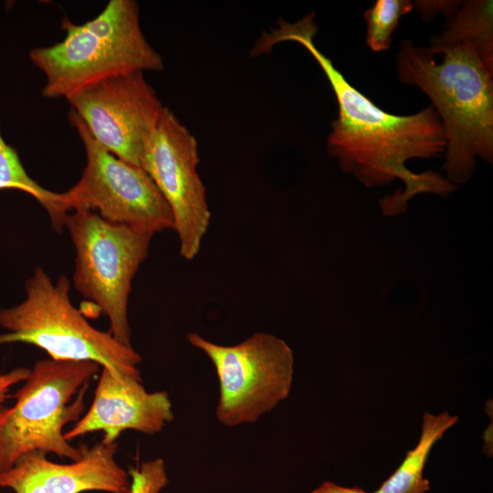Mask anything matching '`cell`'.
<instances>
[{
    "mask_svg": "<svg viewBox=\"0 0 493 493\" xmlns=\"http://www.w3.org/2000/svg\"><path fill=\"white\" fill-rule=\"evenodd\" d=\"M314 13L295 23L279 21L278 27L259 39L268 51L281 41L300 44L324 72L336 98L338 117L327 139L328 152L341 169L367 187L389 184L396 179L404 188L380 201L383 214L405 210L415 194L434 193L446 196L456 189L435 172L415 173L406 167L412 159H432L445 153L446 138L440 118L432 105L411 115L384 111L354 88L315 45Z\"/></svg>",
    "mask_w": 493,
    "mask_h": 493,
    "instance_id": "obj_1",
    "label": "cell"
},
{
    "mask_svg": "<svg viewBox=\"0 0 493 493\" xmlns=\"http://www.w3.org/2000/svg\"><path fill=\"white\" fill-rule=\"evenodd\" d=\"M436 62L428 47L401 42L396 56L398 79L420 89L443 125V169L456 186L467 182L477 159L493 160V68L471 45L443 51Z\"/></svg>",
    "mask_w": 493,
    "mask_h": 493,
    "instance_id": "obj_2",
    "label": "cell"
},
{
    "mask_svg": "<svg viewBox=\"0 0 493 493\" xmlns=\"http://www.w3.org/2000/svg\"><path fill=\"white\" fill-rule=\"evenodd\" d=\"M61 26L66 32L61 41L29 52L46 77L41 91L46 98L66 99L110 77L163 68L161 56L141 29L133 0H110L96 17L80 25L65 16Z\"/></svg>",
    "mask_w": 493,
    "mask_h": 493,
    "instance_id": "obj_3",
    "label": "cell"
},
{
    "mask_svg": "<svg viewBox=\"0 0 493 493\" xmlns=\"http://www.w3.org/2000/svg\"><path fill=\"white\" fill-rule=\"evenodd\" d=\"M101 365L90 361L44 359L35 363L13 405H0V472L31 451H43L71 461L82 456L64 427L77 422L85 409L88 382Z\"/></svg>",
    "mask_w": 493,
    "mask_h": 493,
    "instance_id": "obj_4",
    "label": "cell"
},
{
    "mask_svg": "<svg viewBox=\"0 0 493 493\" xmlns=\"http://www.w3.org/2000/svg\"><path fill=\"white\" fill-rule=\"evenodd\" d=\"M20 304L0 309V345L23 342L44 350L57 361H90L122 375L142 378L141 355L110 332L91 326L69 296L70 282L61 275L56 283L37 267L25 285Z\"/></svg>",
    "mask_w": 493,
    "mask_h": 493,
    "instance_id": "obj_5",
    "label": "cell"
},
{
    "mask_svg": "<svg viewBox=\"0 0 493 493\" xmlns=\"http://www.w3.org/2000/svg\"><path fill=\"white\" fill-rule=\"evenodd\" d=\"M65 227L76 253V290L108 317L109 332L132 348L128 319L131 281L148 255L152 236L110 223L85 209L68 213Z\"/></svg>",
    "mask_w": 493,
    "mask_h": 493,
    "instance_id": "obj_6",
    "label": "cell"
},
{
    "mask_svg": "<svg viewBox=\"0 0 493 493\" xmlns=\"http://www.w3.org/2000/svg\"><path fill=\"white\" fill-rule=\"evenodd\" d=\"M188 341L212 362L219 383L215 415L234 427L257 422L289 394L294 359L282 339L257 332L235 345H221L193 332Z\"/></svg>",
    "mask_w": 493,
    "mask_h": 493,
    "instance_id": "obj_7",
    "label": "cell"
},
{
    "mask_svg": "<svg viewBox=\"0 0 493 493\" xmlns=\"http://www.w3.org/2000/svg\"><path fill=\"white\" fill-rule=\"evenodd\" d=\"M68 119L85 147L87 163L79 181L62 193L68 210H91L150 236L174 229L172 211L148 173L101 146L72 110Z\"/></svg>",
    "mask_w": 493,
    "mask_h": 493,
    "instance_id": "obj_8",
    "label": "cell"
},
{
    "mask_svg": "<svg viewBox=\"0 0 493 493\" xmlns=\"http://www.w3.org/2000/svg\"><path fill=\"white\" fill-rule=\"evenodd\" d=\"M198 144L174 113L164 107L145 144L141 167L153 181L168 204L187 260L198 254L211 213L205 188L197 173Z\"/></svg>",
    "mask_w": 493,
    "mask_h": 493,
    "instance_id": "obj_9",
    "label": "cell"
},
{
    "mask_svg": "<svg viewBox=\"0 0 493 493\" xmlns=\"http://www.w3.org/2000/svg\"><path fill=\"white\" fill-rule=\"evenodd\" d=\"M66 100L101 146L142 168L145 144L164 109L143 72L100 80Z\"/></svg>",
    "mask_w": 493,
    "mask_h": 493,
    "instance_id": "obj_10",
    "label": "cell"
},
{
    "mask_svg": "<svg viewBox=\"0 0 493 493\" xmlns=\"http://www.w3.org/2000/svg\"><path fill=\"white\" fill-rule=\"evenodd\" d=\"M117 444L102 441L83 446L82 456L70 464L47 459V453L31 451L0 472V488L15 493H131L127 472L115 460Z\"/></svg>",
    "mask_w": 493,
    "mask_h": 493,
    "instance_id": "obj_11",
    "label": "cell"
},
{
    "mask_svg": "<svg viewBox=\"0 0 493 493\" xmlns=\"http://www.w3.org/2000/svg\"><path fill=\"white\" fill-rule=\"evenodd\" d=\"M173 419L172 403L166 392L149 393L142 378L102 367L90 407L64 436L70 442L101 431V441L111 444L126 430L156 434Z\"/></svg>",
    "mask_w": 493,
    "mask_h": 493,
    "instance_id": "obj_12",
    "label": "cell"
},
{
    "mask_svg": "<svg viewBox=\"0 0 493 493\" xmlns=\"http://www.w3.org/2000/svg\"><path fill=\"white\" fill-rule=\"evenodd\" d=\"M493 2L462 1L446 20L445 29L430 40L428 47L435 56L461 45H471L484 62L493 68Z\"/></svg>",
    "mask_w": 493,
    "mask_h": 493,
    "instance_id": "obj_13",
    "label": "cell"
},
{
    "mask_svg": "<svg viewBox=\"0 0 493 493\" xmlns=\"http://www.w3.org/2000/svg\"><path fill=\"white\" fill-rule=\"evenodd\" d=\"M458 417L447 412L432 414L425 412L417 445L407 451L404 460L376 490L377 493H425L430 483L424 469L430 452L444 434L456 424Z\"/></svg>",
    "mask_w": 493,
    "mask_h": 493,
    "instance_id": "obj_14",
    "label": "cell"
},
{
    "mask_svg": "<svg viewBox=\"0 0 493 493\" xmlns=\"http://www.w3.org/2000/svg\"><path fill=\"white\" fill-rule=\"evenodd\" d=\"M6 188L21 190L36 198L47 212L54 230L61 232L65 228L69 211L62 193L45 189L27 174L16 151L5 142L0 130V189Z\"/></svg>",
    "mask_w": 493,
    "mask_h": 493,
    "instance_id": "obj_15",
    "label": "cell"
},
{
    "mask_svg": "<svg viewBox=\"0 0 493 493\" xmlns=\"http://www.w3.org/2000/svg\"><path fill=\"white\" fill-rule=\"evenodd\" d=\"M413 9L410 0H377L363 13L368 47L374 52L389 49L401 17Z\"/></svg>",
    "mask_w": 493,
    "mask_h": 493,
    "instance_id": "obj_16",
    "label": "cell"
},
{
    "mask_svg": "<svg viewBox=\"0 0 493 493\" xmlns=\"http://www.w3.org/2000/svg\"><path fill=\"white\" fill-rule=\"evenodd\" d=\"M131 493H160L169 479L163 459L143 462L140 467L131 468Z\"/></svg>",
    "mask_w": 493,
    "mask_h": 493,
    "instance_id": "obj_17",
    "label": "cell"
},
{
    "mask_svg": "<svg viewBox=\"0 0 493 493\" xmlns=\"http://www.w3.org/2000/svg\"><path fill=\"white\" fill-rule=\"evenodd\" d=\"M461 3L462 0H417L413 4L414 8L420 13L422 19L428 22L437 15H443L446 19L450 18Z\"/></svg>",
    "mask_w": 493,
    "mask_h": 493,
    "instance_id": "obj_18",
    "label": "cell"
},
{
    "mask_svg": "<svg viewBox=\"0 0 493 493\" xmlns=\"http://www.w3.org/2000/svg\"><path fill=\"white\" fill-rule=\"evenodd\" d=\"M30 370L18 367L7 372L0 373V405L5 402L10 388L23 383L28 376Z\"/></svg>",
    "mask_w": 493,
    "mask_h": 493,
    "instance_id": "obj_19",
    "label": "cell"
},
{
    "mask_svg": "<svg viewBox=\"0 0 493 493\" xmlns=\"http://www.w3.org/2000/svg\"><path fill=\"white\" fill-rule=\"evenodd\" d=\"M311 493H371V492H367L362 488H358V487H353V488L343 487L330 481H326L322 483L320 487L312 490ZM372 493H377V492L374 491Z\"/></svg>",
    "mask_w": 493,
    "mask_h": 493,
    "instance_id": "obj_20",
    "label": "cell"
}]
</instances>
